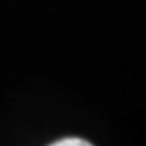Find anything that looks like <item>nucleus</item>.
<instances>
[{
	"label": "nucleus",
	"instance_id": "obj_1",
	"mask_svg": "<svg viewBox=\"0 0 146 146\" xmlns=\"http://www.w3.org/2000/svg\"><path fill=\"white\" fill-rule=\"evenodd\" d=\"M51 146H91V144L86 142V141H82V139H63V141L55 142V144H51Z\"/></svg>",
	"mask_w": 146,
	"mask_h": 146
}]
</instances>
